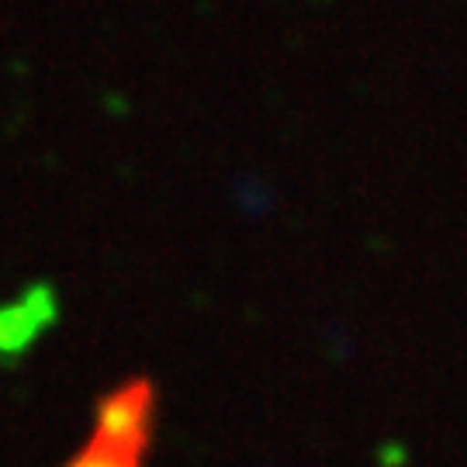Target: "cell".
<instances>
[{
  "label": "cell",
  "mask_w": 467,
  "mask_h": 467,
  "mask_svg": "<svg viewBox=\"0 0 467 467\" xmlns=\"http://www.w3.org/2000/svg\"><path fill=\"white\" fill-rule=\"evenodd\" d=\"M160 422V395L152 378H129L94 409L87 443L67 467H150Z\"/></svg>",
  "instance_id": "6da1fadb"
},
{
  "label": "cell",
  "mask_w": 467,
  "mask_h": 467,
  "mask_svg": "<svg viewBox=\"0 0 467 467\" xmlns=\"http://www.w3.org/2000/svg\"><path fill=\"white\" fill-rule=\"evenodd\" d=\"M46 318H49V305L35 308L32 301H21L15 308H0V350L25 347Z\"/></svg>",
  "instance_id": "7a4b0ae2"
}]
</instances>
